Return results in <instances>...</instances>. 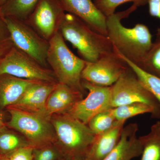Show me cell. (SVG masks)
<instances>
[{"mask_svg":"<svg viewBox=\"0 0 160 160\" xmlns=\"http://www.w3.org/2000/svg\"><path fill=\"white\" fill-rule=\"evenodd\" d=\"M138 7L132 5L124 11L106 18L107 37L115 50L140 66L152 46V36L148 26L138 23L132 28L122 25V20L129 17Z\"/></svg>","mask_w":160,"mask_h":160,"instance_id":"obj_1","label":"cell"},{"mask_svg":"<svg viewBox=\"0 0 160 160\" xmlns=\"http://www.w3.org/2000/svg\"><path fill=\"white\" fill-rule=\"evenodd\" d=\"M59 31L86 62H93L114 51L108 37L94 31L74 15L65 13Z\"/></svg>","mask_w":160,"mask_h":160,"instance_id":"obj_2","label":"cell"},{"mask_svg":"<svg viewBox=\"0 0 160 160\" xmlns=\"http://www.w3.org/2000/svg\"><path fill=\"white\" fill-rule=\"evenodd\" d=\"M50 120L54 144L63 157H85L96 136L87 125L67 113L52 115Z\"/></svg>","mask_w":160,"mask_h":160,"instance_id":"obj_3","label":"cell"},{"mask_svg":"<svg viewBox=\"0 0 160 160\" xmlns=\"http://www.w3.org/2000/svg\"><path fill=\"white\" fill-rule=\"evenodd\" d=\"M47 60L58 83L64 84L83 94L82 72L86 62L70 50L59 31L49 41Z\"/></svg>","mask_w":160,"mask_h":160,"instance_id":"obj_4","label":"cell"},{"mask_svg":"<svg viewBox=\"0 0 160 160\" xmlns=\"http://www.w3.org/2000/svg\"><path fill=\"white\" fill-rule=\"evenodd\" d=\"M6 109L10 115L6 126L22 135L31 146L38 147L55 142V133L50 118L13 107Z\"/></svg>","mask_w":160,"mask_h":160,"instance_id":"obj_5","label":"cell"},{"mask_svg":"<svg viewBox=\"0 0 160 160\" xmlns=\"http://www.w3.org/2000/svg\"><path fill=\"white\" fill-rule=\"evenodd\" d=\"M112 108L132 104L143 103L153 109L152 118L160 119V104L144 87L129 66L127 70L111 86Z\"/></svg>","mask_w":160,"mask_h":160,"instance_id":"obj_6","label":"cell"},{"mask_svg":"<svg viewBox=\"0 0 160 160\" xmlns=\"http://www.w3.org/2000/svg\"><path fill=\"white\" fill-rule=\"evenodd\" d=\"M4 18L13 46L41 66L49 68L47 60L49 41L42 37L26 21L9 17Z\"/></svg>","mask_w":160,"mask_h":160,"instance_id":"obj_7","label":"cell"},{"mask_svg":"<svg viewBox=\"0 0 160 160\" xmlns=\"http://www.w3.org/2000/svg\"><path fill=\"white\" fill-rule=\"evenodd\" d=\"M7 74L23 79L49 82H58L50 68L36 61L13 46L0 61V74Z\"/></svg>","mask_w":160,"mask_h":160,"instance_id":"obj_8","label":"cell"},{"mask_svg":"<svg viewBox=\"0 0 160 160\" xmlns=\"http://www.w3.org/2000/svg\"><path fill=\"white\" fill-rule=\"evenodd\" d=\"M128 68L126 62L114 50L93 62H86L82 79L96 86L110 87Z\"/></svg>","mask_w":160,"mask_h":160,"instance_id":"obj_9","label":"cell"},{"mask_svg":"<svg viewBox=\"0 0 160 160\" xmlns=\"http://www.w3.org/2000/svg\"><path fill=\"white\" fill-rule=\"evenodd\" d=\"M65 13L59 0H39L26 22L49 41L59 31Z\"/></svg>","mask_w":160,"mask_h":160,"instance_id":"obj_10","label":"cell"},{"mask_svg":"<svg viewBox=\"0 0 160 160\" xmlns=\"http://www.w3.org/2000/svg\"><path fill=\"white\" fill-rule=\"evenodd\" d=\"M82 85L88 90V95L76 103L67 113L87 125L96 114L112 108L111 86H96L82 80Z\"/></svg>","mask_w":160,"mask_h":160,"instance_id":"obj_11","label":"cell"},{"mask_svg":"<svg viewBox=\"0 0 160 160\" xmlns=\"http://www.w3.org/2000/svg\"><path fill=\"white\" fill-rule=\"evenodd\" d=\"M65 11L74 15L94 31L107 36L106 18L92 0H59Z\"/></svg>","mask_w":160,"mask_h":160,"instance_id":"obj_12","label":"cell"},{"mask_svg":"<svg viewBox=\"0 0 160 160\" xmlns=\"http://www.w3.org/2000/svg\"><path fill=\"white\" fill-rule=\"evenodd\" d=\"M58 83L38 82L29 87L18 101L9 107L47 116L45 112L46 102Z\"/></svg>","mask_w":160,"mask_h":160,"instance_id":"obj_13","label":"cell"},{"mask_svg":"<svg viewBox=\"0 0 160 160\" xmlns=\"http://www.w3.org/2000/svg\"><path fill=\"white\" fill-rule=\"evenodd\" d=\"M138 130L136 123L124 126L117 145L103 160H132L141 156L143 147L137 136Z\"/></svg>","mask_w":160,"mask_h":160,"instance_id":"obj_14","label":"cell"},{"mask_svg":"<svg viewBox=\"0 0 160 160\" xmlns=\"http://www.w3.org/2000/svg\"><path fill=\"white\" fill-rule=\"evenodd\" d=\"M83 95L69 86L58 83L46 102V114L50 118L53 114L67 113L76 103L83 98Z\"/></svg>","mask_w":160,"mask_h":160,"instance_id":"obj_15","label":"cell"},{"mask_svg":"<svg viewBox=\"0 0 160 160\" xmlns=\"http://www.w3.org/2000/svg\"><path fill=\"white\" fill-rule=\"evenodd\" d=\"M126 121H117L112 127L96 135L85 158L86 160H103L117 145Z\"/></svg>","mask_w":160,"mask_h":160,"instance_id":"obj_16","label":"cell"},{"mask_svg":"<svg viewBox=\"0 0 160 160\" xmlns=\"http://www.w3.org/2000/svg\"><path fill=\"white\" fill-rule=\"evenodd\" d=\"M39 82L0 74V109H6L14 105L29 87Z\"/></svg>","mask_w":160,"mask_h":160,"instance_id":"obj_17","label":"cell"},{"mask_svg":"<svg viewBox=\"0 0 160 160\" xmlns=\"http://www.w3.org/2000/svg\"><path fill=\"white\" fill-rule=\"evenodd\" d=\"M139 138L143 147L140 160H160V121L151 126L148 134Z\"/></svg>","mask_w":160,"mask_h":160,"instance_id":"obj_18","label":"cell"},{"mask_svg":"<svg viewBox=\"0 0 160 160\" xmlns=\"http://www.w3.org/2000/svg\"><path fill=\"white\" fill-rule=\"evenodd\" d=\"M39 0H8L0 8L4 17H9L26 21Z\"/></svg>","mask_w":160,"mask_h":160,"instance_id":"obj_19","label":"cell"},{"mask_svg":"<svg viewBox=\"0 0 160 160\" xmlns=\"http://www.w3.org/2000/svg\"><path fill=\"white\" fill-rule=\"evenodd\" d=\"M115 51L126 62L144 87L155 98L160 104V78L145 71L117 51Z\"/></svg>","mask_w":160,"mask_h":160,"instance_id":"obj_20","label":"cell"},{"mask_svg":"<svg viewBox=\"0 0 160 160\" xmlns=\"http://www.w3.org/2000/svg\"><path fill=\"white\" fill-rule=\"evenodd\" d=\"M31 146L24 137L8 129L0 132V156L6 157L21 147Z\"/></svg>","mask_w":160,"mask_h":160,"instance_id":"obj_21","label":"cell"},{"mask_svg":"<svg viewBox=\"0 0 160 160\" xmlns=\"http://www.w3.org/2000/svg\"><path fill=\"white\" fill-rule=\"evenodd\" d=\"M112 113L117 121H126L130 118L139 115L150 113L153 117L154 111L150 106L146 104L134 103L112 108Z\"/></svg>","mask_w":160,"mask_h":160,"instance_id":"obj_22","label":"cell"},{"mask_svg":"<svg viewBox=\"0 0 160 160\" xmlns=\"http://www.w3.org/2000/svg\"><path fill=\"white\" fill-rule=\"evenodd\" d=\"M112 109L99 112L89 120L87 126L95 135L102 133L111 129L117 122Z\"/></svg>","mask_w":160,"mask_h":160,"instance_id":"obj_23","label":"cell"},{"mask_svg":"<svg viewBox=\"0 0 160 160\" xmlns=\"http://www.w3.org/2000/svg\"><path fill=\"white\" fill-rule=\"evenodd\" d=\"M160 78V39H156L145 59L138 66Z\"/></svg>","mask_w":160,"mask_h":160,"instance_id":"obj_24","label":"cell"},{"mask_svg":"<svg viewBox=\"0 0 160 160\" xmlns=\"http://www.w3.org/2000/svg\"><path fill=\"white\" fill-rule=\"evenodd\" d=\"M149 0H93L96 6L106 18L115 12L120 5L127 2H132L138 7L148 4Z\"/></svg>","mask_w":160,"mask_h":160,"instance_id":"obj_25","label":"cell"},{"mask_svg":"<svg viewBox=\"0 0 160 160\" xmlns=\"http://www.w3.org/2000/svg\"><path fill=\"white\" fill-rule=\"evenodd\" d=\"M63 157L54 143L34 147L33 149L34 160H60Z\"/></svg>","mask_w":160,"mask_h":160,"instance_id":"obj_26","label":"cell"},{"mask_svg":"<svg viewBox=\"0 0 160 160\" xmlns=\"http://www.w3.org/2000/svg\"><path fill=\"white\" fill-rule=\"evenodd\" d=\"M13 46L5 18L0 12V61Z\"/></svg>","mask_w":160,"mask_h":160,"instance_id":"obj_27","label":"cell"},{"mask_svg":"<svg viewBox=\"0 0 160 160\" xmlns=\"http://www.w3.org/2000/svg\"><path fill=\"white\" fill-rule=\"evenodd\" d=\"M34 148L31 146L21 147L6 157L10 160H34Z\"/></svg>","mask_w":160,"mask_h":160,"instance_id":"obj_28","label":"cell"},{"mask_svg":"<svg viewBox=\"0 0 160 160\" xmlns=\"http://www.w3.org/2000/svg\"><path fill=\"white\" fill-rule=\"evenodd\" d=\"M148 4L150 15L159 19L160 22V0H149ZM156 39H160V24L157 30Z\"/></svg>","mask_w":160,"mask_h":160,"instance_id":"obj_29","label":"cell"},{"mask_svg":"<svg viewBox=\"0 0 160 160\" xmlns=\"http://www.w3.org/2000/svg\"><path fill=\"white\" fill-rule=\"evenodd\" d=\"M6 127V123L4 122L3 112L2 111V109H0V132Z\"/></svg>","mask_w":160,"mask_h":160,"instance_id":"obj_30","label":"cell"},{"mask_svg":"<svg viewBox=\"0 0 160 160\" xmlns=\"http://www.w3.org/2000/svg\"><path fill=\"white\" fill-rule=\"evenodd\" d=\"M60 160H86L85 157H63Z\"/></svg>","mask_w":160,"mask_h":160,"instance_id":"obj_31","label":"cell"},{"mask_svg":"<svg viewBox=\"0 0 160 160\" xmlns=\"http://www.w3.org/2000/svg\"><path fill=\"white\" fill-rule=\"evenodd\" d=\"M8 0H0V8L3 6H4Z\"/></svg>","mask_w":160,"mask_h":160,"instance_id":"obj_32","label":"cell"},{"mask_svg":"<svg viewBox=\"0 0 160 160\" xmlns=\"http://www.w3.org/2000/svg\"><path fill=\"white\" fill-rule=\"evenodd\" d=\"M1 160H10L6 157H1Z\"/></svg>","mask_w":160,"mask_h":160,"instance_id":"obj_33","label":"cell"},{"mask_svg":"<svg viewBox=\"0 0 160 160\" xmlns=\"http://www.w3.org/2000/svg\"><path fill=\"white\" fill-rule=\"evenodd\" d=\"M0 160H1V158H0Z\"/></svg>","mask_w":160,"mask_h":160,"instance_id":"obj_34","label":"cell"},{"mask_svg":"<svg viewBox=\"0 0 160 160\" xmlns=\"http://www.w3.org/2000/svg\"><path fill=\"white\" fill-rule=\"evenodd\" d=\"M0 158H1V156H0Z\"/></svg>","mask_w":160,"mask_h":160,"instance_id":"obj_35","label":"cell"}]
</instances>
